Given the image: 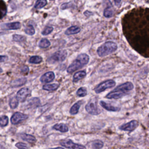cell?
Here are the masks:
<instances>
[{
	"label": "cell",
	"mask_w": 149,
	"mask_h": 149,
	"mask_svg": "<svg viewBox=\"0 0 149 149\" xmlns=\"http://www.w3.org/2000/svg\"><path fill=\"white\" fill-rule=\"evenodd\" d=\"M71 6H72V3H70V2L65 3H63L61 5V9H67L68 8L71 7Z\"/></svg>",
	"instance_id": "obj_35"
},
{
	"label": "cell",
	"mask_w": 149,
	"mask_h": 149,
	"mask_svg": "<svg viewBox=\"0 0 149 149\" xmlns=\"http://www.w3.org/2000/svg\"><path fill=\"white\" fill-rule=\"evenodd\" d=\"M134 86L132 82L127 81L117 86L112 91L109 92L106 98L108 99H119L122 98L129 93L130 91L133 90Z\"/></svg>",
	"instance_id": "obj_1"
},
{
	"label": "cell",
	"mask_w": 149,
	"mask_h": 149,
	"mask_svg": "<svg viewBox=\"0 0 149 149\" xmlns=\"http://www.w3.org/2000/svg\"><path fill=\"white\" fill-rule=\"evenodd\" d=\"M80 31V28L76 26H73L70 27H69L66 31H65V34L66 35H71V34H74L79 33Z\"/></svg>",
	"instance_id": "obj_16"
},
{
	"label": "cell",
	"mask_w": 149,
	"mask_h": 149,
	"mask_svg": "<svg viewBox=\"0 0 149 149\" xmlns=\"http://www.w3.org/2000/svg\"><path fill=\"white\" fill-rule=\"evenodd\" d=\"M55 78V74L53 72H48L42 74L40 78L41 83H49Z\"/></svg>",
	"instance_id": "obj_11"
},
{
	"label": "cell",
	"mask_w": 149,
	"mask_h": 149,
	"mask_svg": "<svg viewBox=\"0 0 149 149\" xmlns=\"http://www.w3.org/2000/svg\"><path fill=\"white\" fill-rule=\"evenodd\" d=\"M48 149H64V148L62 147H56V148H48Z\"/></svg>",
	"instance_id": "obj_39"
},
{
	"label": "cell",
	"mask_w": 149,
	"mask_h": 149,
	"mask_svg": "<svg viewBox=\"0 0 149 149\" xmlns=\"http://www.w3.org/2000/svg\"><path fill=\"white\" fill-rule=\"evenodd\" d=\"M47 0H38L34 5V8L36 9H39L47 5Z\"/></svg>",
	"instance_id": "obj_27"
},
{
	"label": "cell",
	"mask_w": 149,
	"mask_h": 149,
	"mask_svg": "<svg viewBox=\"0 0 149 149\" xmlns=\"http://www.w3.org/2000/svg\"><path fill=\"white\" fill-rule=\"evenodd\" d=\"M117 44L113 41H107L100 46L97 51L99 56L103 57L109 55L117 49Z\"/></svg>",
	"instance_id": "obj_3"
},
{
	"label": "cell",
	"mask_w": 149,
	"mask_h": 149,
	"mask_svg": "<svg viewBox=\"0 0 149 149\" xmlns=\"http://www.w3.org/2000/svg\"><path fill=\"white\" fill-rule=\"evenodd\" d=\"M7 8L3 1L0 0V19L3 18L6 14Z\"/></svg>",
	"instance_id": "obj_21"
},
{
	"label": "cell",
	"mask_w": 149,
	"mask_h": 149,
	"mask_svg": "<svg viewBox=\"0 0 149 149\" xmlns=\"http://www.w3.org/2000/svg\"><path fill=\"white\" fill-rule=\"evenodd\" d=\"M15 146L17 148H18L19 149H28V146L23 143H21V142L17 143L15 144Z\"/></svg>",
	"instance_id": "obj_34"
},
{
	"label": "cell",
	"mask_w": 149,
	"mask_h": 149,
	"mask_svg": "<svg viewBox=\"0 0 149 149\" xmlns=\"http://www.w3.org/2000/svg\"><path fill=\"white\" fill-rule=\"evenodd\" d=\"M42 58L39 56H31L29 60V62L31 63H40L42 62Z\"/></svg>",
	"instance_id": "obj_26"
},
{
	"label": "cell",
	"mask_w": 149,
	"mask_h": 149,
	"mask_svg": "<svg viewBox=\"0 0 149 149\" xmlns=\"http://www.w3.org/2000/svg\"><path fill=\"white\" fill-rule=\"evenodd\" d=\"M120 1H121V0H114L115 3L116 5H119L120 3Z\"/></svg>",
	"instance_id": "obj_37"
},
{
	"label": "cell",
	"mask_w": 149,
	"mask_h": 149,
	"mask_svg": "<svg viewBox=\"0 0 149 149\" xmlns=\"http://www.w3.org/2000/svg\"><path fill=\"white\" fill-rule=\"evenodd\" d=\"M138 125H139V123L137 120H132L122 125L119 127V129L122 130L131 132L134 130L137 127Z\"/></svg>",
	"instance_id": "obj_10"
},
{
	"label": "cell",
	"mask_w": 149,
	"mask_h": 149,
	"mask_svg": "<svg viewBox=\"0 0 149 149\" xmlns=\"http://www.w3.org/2000/svg\"><path fill=\"white\" fill-rule=\"evenodd\" d=\"M24 31L27 34H29L30 36H32L35 33V30L34 29V27L32 25H28L25 29Z\"/></svg>",
	"instance_id": "obj_31"
},
{
	"label": "cell",
	"mask_w": 149,
	"mask_h": 149,
	"mask_svg": "<svg viewBox=\"0 0 149 149\" xmlns=\"http://www.w3.org/2000/svg\"><path fill=\"white\" fill-rule=\"evenodd\" d=\"M86 76V73L84 70L79 71L74 73L73 75V82H77L79 80H81V79L84 78Z\"/></svg>",
	"instance_id": "obj_17"
},
{
	"label": "cell",
	"mask_w": 149,
	"mask_h": 149,
	"mask_svg": "<svg viewBox=\"0 0 149 149\" xmlns=\"http://www.w3.org/2000/svg\"><path fill=\"white\" fill-rule=\"evenodd\" d=\"M7 59V57L4 55H0V62L5 61Z\"/></svg>",
	"instance_id": "obj_36"
},
{
	"label": "cell",
	"mask_w": 149,
	"mask_h": 149,
	"mask_svg": "<svg viewBox=\"0 0 149 149\" xmlns=\"http://www.w3.org/2000/svg\"><path fill=\"white\" fill-rule=\"evenodd\" d=\"M104 146V143L100 140H95L92 143V147L94 149H101Z\"/></svg>",
	"instance_id": "obj_23"
},
{
	"label": "cell",
	"mask_w": 149,
	"mask_h": 149,
	"mask_svg": "<svg viewBox=\"0 0 149 149\" xmlns=\"http://www.w3.org/2000/svg\"><path fill=\"white\" fill-rule=\"evenodd\" d=\"M28 116L24 113L16 112L13 114L10 118V122L13 125H17L22 122L24 120H26L27 119Z\"/></svg>",
	"instance_id": "obj_8"
},
{
	"label": "cell",
	"mask_w": 149,
	"mask_h": 149,
	"mask_svg": "<svg viewBox=\"0 0 149 149\" xmlns=\"http://www.w3.org/2000/svg\"><path fill=\"white\" fill-rule=\"evenodd\" d=\"M59 143L61 146L69 149H86L85 146L81 144H76L70 139L61 140L59 141Z\"/></svg>",
	"instance_id": "obj_6"
},
{
	"label": "cell",
	"mask_w": 149,
	"mask_h": 149,
	"mask_svg": "<svg viewBox=\"0 0 149 149\" xmlns=\"http://www.w3.org/2000/svg\"><path fill=\"white\" fill-rule=\"evenodd\" d=\"M53 30V27H50V26H47L45 27V28L44 29V30L42 31V35H48L49 34H50Z\"/></svg>",
	"instance_id": "obj_33"
},
{
	"label": "cell",
	"mask_w": 149,
	"mask_h": 149,
	"mask_svg": "<svg viewBox=\"0 0 149 149\" xmlns=\"http://www.w3.org/2000/svg\"><path fill=\"white\" fill-rule=\"evenodd\" d=\"M2 27L5 30H16L21 27V24L20 22L5 23L2 25Z\"/></svg>",
	"instance_id": "obj_12"
},
{
	"label": "cell",
	"mask_w": 149,
	"mask_h": 149,
	"mask_svg": "<svg viewBox=\"0 0 149 149\" xmlns=\"http://www.w3.org/2000/svg\"><path fill=\"white\" fill-rule=\"evenodd\" d=\"M87 89L86 87H81L79 88L76 92V94L79 97H84L87 95Z\"/></svg>",
	"instance_id": "obj_29"
},
{
	"label": "cell",
	"mask_w": 149,
	"mask_h": 149,
	"mask_svg": "<svg viewBox=\"0 0 149 149\" xmlns=\"http://www.w3.org/2000/svg\"><path fill=\"white\" fill-rule=\"evenodd\" d=\"M85 109L88 113L93 115H97L101 113V110L98 108L97 103L93 100L90 101L86 104Z\"/></svg>",
	"instance_id": "obj_7"
},
{
	"label": "cell",
	"mask_w": 149,
	"mask_h": 149,
	"mask_svg": "<svg viewBox=\"0 0 149 149\" xmlns=\"http://www.w3.org/2000/svg\"><path fill=\"white\" fill-rule=\"evenodd\" d=\"M31 91L27 87H24L19 90L16 94V98L19 100V101H21L23 102L26 98L30 94Z\"/></svg>",
	"instance_id": "obj_9"
},
{
	"label": "cell",
	"mask_w": 149,
	"mask_h": 149,
	"mask_svg": "<svg viewBox=\"0 0 149 149\" xmlns=\"http://www.w3.org/2000/svg\"><path fill=\"white\" fill-rule=\"evenodd\" d=\"M68 55V52L65 49H61L54 54H53L48 59H47V62L49 63H55L56 62H62L66 58Z\"/></svg>",
	"instance_id": "obj_4"
},
{
	"label": "cell",
	"mask_w": 149,
	"mask_h": 149,
	"mask_svg": "<svg viewBox=\"0 0 149 149\" xmlns=\"http://www.w3.org/2000/svg\"><path fill=\"white\" fill-rule=\"evenodd\" d=\"M40 104V100L37 97H34L28 101V105L30 108H36Z\"/></svg>",
	"instance_id": "obj_18"
},
{
	"label": "cell",
	"mask_w": 149,
	"mask_h": 149,
	"mask_svg": "<svg viewBox=\"0 0 149 149\" xmlns=\"http://www.w3.org/2000/svg\"><path fill=\"white\" fill-rule=\"evenodd\" d=\"M59 87V84L56 83L45 84L42 86V88L47 91H54Z\"/></svg>",
	"instance_id": "obj_22"
},
{
	"label": "cell",
	"mask_w": 149,
	"mask_h": 149,
	"mask_svg": "<svg viewBox=\"0 0 149 149\" xmlns=\"http://www.w3.org/2000/svg\"><path fill=\"white\" fill-rule=\"evenodd\" d=\"M53 129L61 132H67L69 130L68 126L64 123H56L53 126Z\"/></svg>",
	"instance_id": "obj_15"
},
{
	"label": "cell",
	"mask_w": 149,
	"mask_h": 149,
	"mask_svg": "<svg viewBox=\"0 0 149 149\" xmlns=\"http://www.w3.org/2000/svg\"><path fill=\"white\" fill-rule=\"evenodd\" d=\"M2 72V69L1 68H0V73H1Z\"/></svg>",
	"instance_id": "obj_40"
},
{
	"label": "cell",
	"mask_w": 149,
	"mask_h": 149,
	"mask_svg": "<svg viewBox=\"0 0 149 149\" xmlns=\"http://www.w3.org/2000/svg\"><path fill=\"white\" fill-rule=\"evenodd\" d=\"M8 124V118L7 116L3 115L0 117V126H6Z\"/></svg>",
	"instance_id": "obj_32"
},
{
	"label": "cell",
	"mask_w": 149,
	"mask_h": 149,
	"mask_svg": "<svg viewBox=\"0 0 149 149\" xmlns=\"http://www.w3.org/2000/svg\"><path fill=\"white\" fill-rule=\"evenodd\" d=\"M82 104V101H79L77 102H76L70 108V113L72 115H76L78 113L79 108L80 107V105Z\"/></svg>",
	"instance_id": "obj_19"
},
{
	"label": "cell",
	"mask_w": 149,
	"mask_h": 149,
	"mask_svg": "<svg viewBox=\"0 0 149 149\" xmlns=\"http://www.w3.org/2000/svg\"><path fill=\"white\" fill-rule=\"evenodd\" d=\"M21 139L24 141H26L30 143H34L36 141V137L31 134H26V133H22L20 135Z\"/></svg>",
	"instance_id": "obj_14"
},
{
	"label": "cell",
	"mask_w": 149,
	"mask_h": 149,
	"mask_svg": "<svg viewBox=\"0 0 149 149\" xmlns=\"http://www.w3.org/2000/svg\"><path fill=\"white\" fill-rule=\"evenodd\" d=\"M116 84V83L114 80L109 79L105 81H104L101 83H100L99 84H98L94 88V91L96 93H100L104 91H105L106 89L110 88L115 86Z\"/></svg>",
	"instance_id": "obj_5"
},
{
	"label": "cell",
	"mask_w": 149,
	"mask_h": 149,
	"mask_svg": "<svg viewBox=\"0 0 149 149\" xmlns=\"http://www.w3.org/2000/svg\"><path fill=\"white\" fill-rule=\"evenodd\" d=\"M19 105V100L16 97H12L9 101V106L12 109L16 108Z\"/></svg>",
	"instance_id": "obj_25"
},
{
	"label": "cell",
	"mask_w": 149,
	"mask_h": 149,
	"mask_svg": "<svg viewBox=\"0 0 149 149\" xmlns=\"http://www.w3.org/2000/svg\"><path fill=\"white\" fill-rule=\"evenodd\" d=\"M12 38L13 41L17 42H22L26 40V37L24 36L19 34H13Z\"/></svg>",
	"instance_id": "obj_30"
},
{
	"label": "cell",
	"mask_w": 149,
	"mask_h": 149,
	"mask_svg": "<svg viewBox=\"0 0 149 149\" xmlns=\"http://www.w3.org/2000/svg\"><path fill=\"white\" fill-rule=\"evenodd\" d=\"M100 104L102 108H104V109H105L106 110H107L108 111L116 112V111H119L120 110V108L114 107V106L112 105L111 104H108L103 101H101L100 102Z\"/></svg>",
	"instance_id": "obj_13"
},
{
	"label": "cell",
	"mask_w": 149,
	"mask_h": 149,
	"mask_svg": "<svg viewBox=\"0 0 149 149\" xmlns=\"http://www.w3.org/2000/svg\"><path fill=\"white\" fill-rule=\"evenodd\" d=\"M26 81H27V79L25 77L18 79L15 80H13L11 83V85L12 87H19L24 84L26 83Z\"/></svg>",
	"instance_id": "obj_20"
},
{
	"label": "cell",
	"mask_w": 149,
	"mask_h": 149,
	"mask_svg": "<svg viewBox=\"0 0 149 149\" xmlns=\"http://www.w3.org/2000/svg\"><path fill=\"white\" fill-rule=\"evenodd\" d=\"M84 14L86 15V16H89V15H90L91 14V13L90 12H89V11H85L84 12Z\"/></svg>",
	"instance_id": "obj_38"
},
{
	"label": "cell",
	"mask_w": 149,
	"mask_h": 149,
	"mask_svg": "<svg viewBox=\"0 0 149 149\" xmlns=\"http://www.w3.org/2000/svg\"><path fill=\"white\" fill-rule=\"evenodd\" d=\"M113 12L111 7L108 6L104 10V16L105 17L110 18L113 16Z\"/></svg>",
	"instance_id": "obj_24"
},
{
	"label": "cell",
	"mask_w": 149,
	"mask_h": 149,
	"mask_svg": "<svg viewBox=\"0 0 149 149\" xmlns=\"http://www.w3.org/2000/svg\"><path fill=\"white\" fill-rule=\"evenodd\" d=\"M38 45L40 48H47L50 45V42L46 38H42L39 42Z\"/></svg>",
	"instance_id": "obj_28"
},
{
	"label": "cell",
	"mask_w": 149,
	"mask_h": 149,
	"mask_svg": "<svg viewBox=\"0 0 149 149\" xmlns=\"http://www.w3.org/2000/svg\"><path fill=\"white\" fill-rule=\"evenodd\" d=\"M89 61V56L86 54H80L73 61L67 69L68 73H72L76 70L83 67Z\"/></svg>",
	"instance_id": "obj_2"
}]
</instances>
